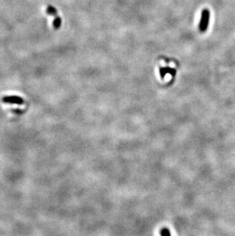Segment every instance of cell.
Returning a JSON list of instances; mask_svg holds the SVG:
<instances>
[{"label":"cell","mask_w":235,"mask_h":236,"mask_svg":"<svg viewBox=\"0 0 235 236\" xmlns=\"http://www.w3.org/2000/svg\"><path fill=\"white\" fill-rule=\"evenodd\" d=\"M208 21H209V12L208 9H203L202 12L201 21L199 24V30L202 32L206 31L208 25Z\"/></svg>","instance_id":"1"},{"label":"cell","mask_w":235,"mask_h":236,"mask_svg":"<svg viewBox=\"0 0 235 236\" xmlns=\"http://www.w3.org/2000/svg\"><path fill=\"white\" fill-rule=\"evenodd\" d=\"M3 101L7 103H15V104H21L23 102L22 99L16 96H5L3 99Z\"/></svg>","instance_id":"2"},{"label":"cell","mask_w":235,"mask_h":236,"mask_svg":"<svg viewBox=\"0 0 235 236\" xmlns=\"http://www.w3.org/2000/svg\"><path fill=\"white\" fill-rule=\"evenodd\" d=\"M160 76L162 77H164V76L167 73H170L172 76H174L176 73V70L173 68H170L169 67H160Z\"/></svg>","instance_id":"3"},{"label":"cell","mask_w":235,"mask_h":236,"mask_svg":"<svg viewBox=\"0 0 235 236\" xmlns=\"http://www.w3.org/2000/svg\"><path fill=\"white\" fill-rule=\"evenodd\" d=\"M47 13L50 15H53V16H57V10L52 5H48L47 8Z\"/></svg>","instance_id":"4"},{"label":"cell","mask_w":235,"mask_h":236,"mask_svg":"<svg viewBox=\"0 0 235 236\" xmlns=\"http://www.w3.org/2000/svg\"><path fill=\"white\" fill-rule=\"evenodd\" d=\"M60 25H61V19L59 15H57L54 17V20H53V27L55 29H58Z\"/></svg>","instance_id":"5"},{"label":"cell","mask_w":235,"mask_h":236,"mask_svg":"<svg viewBox=\"0 0 235 236\" xmlns=\"http://www.w3.org/2000/svg\"><path fill=\"white\" fill-rule=\"evenodd\" d=\"M160 235L161 236H171L170 232H169V230L167 228H163L162 229L160 230Z\"/></svg>","instance_id":"6"}]
</instances>
